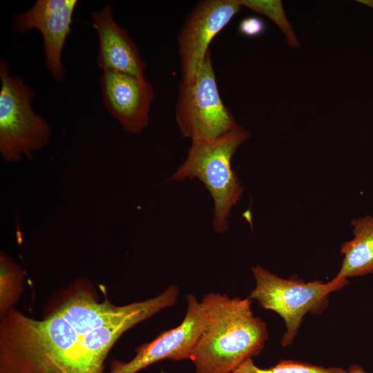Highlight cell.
Segmentation results:
<instances>
[{
    "label": "cell",
    "mask_w": 373,
    "mask_h": 373,
    "mask_svg": "<svg viewBox=\"0 0 373 373\" xmlns=\"http://www.w3.org/2000/svg\"><path fill=\"white\" fill-rule=\"evenodd\" d=\"M99 83L106 108L126 132L137 135L148 126L155 98L154 88L149 82L130 74L107 70L103 71Z\"/></svg>",
    "instance_id": "30bf717a"
},
{
    "label": "cell",
    "mask_w": 373,
    "mask_h": 373,
    "mask_svg": "<svg viewBox=\"0 0 373 373\" xmlns=\"http://www.w3.org/2000/svg\"><path fill=\"white\" fill-rule=\"evenodd\" d=\"M187 308L182 323L160 334L152 341L142 344L128 362L114 361L106 373H137L165 359H191V354L205 329L207 318L201 302L193 294L186 296Z\"/></svg>",
    "instance_id": "52a82bcc"
},
{
    "label": "cell",
    "mask_w": 373,
    "mask_h": 373,
    "mask_svg": "<svg viewBox=\"0 0 373 373\" xmlns=\"http://www.w3.org/2000/svg\"><path fill=\"white\" fill-rule=\"evenodd\" d=\"M251 271L256 285L249 298L283 318L286 328L280 341L283 347L293 343L307 314H321L328 307L329 295L348 283L334 278L327 283L306 282L297 276L285 279L260 265Z\"/></svg>",
    "instance_id": "277c9868"
},
{
    "label": "cell",
    "mask_w": 373,
    "mask_h": 373,
    "mask_svg": "<svg viewBox=\"0 0 373 373\" xmlns=\"http://www.w3.org/2000/svg\"><path fill=\"white\" fill-rule=\"evenodd\" d=\"M358 2L373 8V1H358Z\"/></svg>",
    "instance_id": "ac0fdd59"
},
{
    "label": "cell",
    "mask_w": 373,
    "mask_h": 373,
    "mask_svg": "<svg viewBox=\"0 0 373 373\" xmlns=\"http://www.w3.org/2000/svg\"><path fill=\"white\" fill-rule=\"evenodd\" d=\"M23 274L10 257H0V311L4 316L15 303L21 290Z\"/></svg>",
    "instance_id": "4fadbf2b"
},
{
    "label": "cell",
    "mask_w": 373,
    "mask_h": 373,
    "mask_svg": "<svg viewBox=\"0 0 373 373\" xmlns=\"http://www.w3.org/2000/svg\"><path fill=\"white\" fill-rule=\"evenodd\" d=\"M239 32L247 37H257L263 35L266 30V23L260 17L250 16L244 18L239 23Z\"/></svg>",
    "instance_id": "2e32d148"
},
{
    "label": "cell",
    "mask_w": 373,
    "mask_h": 373,
    "mask_svg": "<svg viewBox=\"0 0 373 373\" xmlns=\"http://www.w3.org/2000/svg\"><path fill=\"white\" fill-rule=\"evenodd\" d=\"M347 373H367V372L360 365L354 364L350 366V367L347 370Z\"/></svg>",
    "instance_id": "e0dca14e"
},
{
    "label": "cell",
    "mask_w": 373,
    "mask_h": 373,
    "mask_svg": "<svg viewBox=\"0 0 373 373\" xmlns=\"http://www.w3.org/2000/svg\"><path fill=\"white\" fill-rule=\"evenodd\" d=\"M241 8L236 0H204L195 5L178 36L182 78L197 73L212 40Z\"/></svg>",
    "instance_id": "ba28073f"
},
{
    "label": "cell",
    "mask_w": 373,
    "mask_h": 373,
    "mask_svg": "<svg viewBox=\"0 0 373 373\" xmlns=\"http://www.w3.org/2000/svg\"><path fill=\"white\" fill-rule=\"evenodd\" d=\"M175 115L182 137L191 141L216 138L238 126L220 97L211 50L194 76L182 78Z\"/></svg>",
    "instance_id": "8992f818"
},
{
    "label": "cell",
    "mask_w": 373,
    "mask_h": 373,
    "mask_svg": "<svg viewBox=\"0 0 373 373\" xmlns=\"http://www.w3.org/2000/svg\"><path fill=\"white\" fill-rule=\"evenodd\" d=\"M231 373H347V370L340 367H325L292 360H282L269 368H260L249 358Z\"/></svg>",
    "instance_id": "9a60e30c"
},
{
    "label": "cell",
    "mask_w": 373,
    "mask_h": 373,
    "mask_svg": "<svg viewBox=\"0 0 373 373\" xmlns=\"http://www.w3.org/2000/svg\"><path fill=\"white\" fill-rule=\"evenodd\" d=\"M99 48L97 65L102 71L113 70L144 77L146 62L128 31L116 22L110 5L91 13Z\"/></svg>",
    "instance_id": "8fae6325"
},
{
    "label": "cell",
    "mask_w": 373,
    "mask_h": 373,
    "mask_svg": "<svg viewBox=\"0 0 373 373\" xmlns=\"http://www.w3.org/2000/svg\"><path fill=\"white\" fill-rule=\"evenodd\" d=\"M85 335L56 310L35 320L11 309L0 325V373H105Z\"/></svg>",
    "instance_id": "6da1fadb"
},
{
    "label": "cell",
    "mask_w": 373,
    "mask_h": 373,
    "mask_svg": "<svg viewBox=\"0 0 373 373\" xmlns=\"http://www.w3.org/2000/svg\"><path fill=\"white\" fill-rule=\"evenodd\" d=\"M249 137L250 132L238 125L216 138L192 140L185 160L169 178L175 182L198 179L204 184L213 201V227L218 233L227 230L231 209L243 192L231 160Z\"/></svg>",
    "instance_id": "3957f363"
},
{
    "label": "cell",
    "mask_w": 373,
    "mask_h": 373,
    "mask_svg": "<svg viewBox=\"0 0 373 373\" xmlns=\"http://www.w3.org/2000/svg\"><path fill=\"white\" fill-rule=\"evenodd\" d=\"M353 239L341 246V267L334 277L338 280L373 273V217L365 216L352 220Z\"/></svg>",
    "instance_id": "7c38bea8"
},
{
    "label": "cell",
    "mask_w": 373,
    "mask_h": 373,
    "mask_svg": "<svg viewBox=\"0 0 373 373\" xmlns=\"http://www.w3.org/2000/svg\"><path fill=\"white\" fill-rule=\"evenodd\" d=\"M241 7H246L271 19L285 35L292 48H298L299 41L289 21L280 0H236Z\"/></svg>",
    "instance_id": "5bb4252c"
},
{
    "label": "cell",
    "mask_w": 373,
    "mask_h": 373,
    "mask_svg": "<svg viewBox=\"0 0 373 373\" xmlns=\"http://www.w3.org/2000/svg\"><path fill=\"white\" fill-rule=\"evenodd\" d=\"M0 153L4 161H19L45 147L51 129L32 108L35 91L21 77L11 75L8 62L0 59Z\"/></svg>",
    "instance_id": "5b68a950"
},
{
    "label": "cell",
    "mask_w": 373,
    "mask_h": 373,
    "mask_svg": "<svg viewBox=\"0 0 373 373\" xmlns=\"http://www.w3.org/2000/svg\"><path fill=\"white\" fill-rule=\"evenodd\" d=\"M77 4V0H37L30 9L13 17L15 30L26 33L37 30L41 33L46 64L57 82L66 76L62 52Z\"/></svg>",
    "instance_id": "9c48e42d"
},
{
    "label": "cell",
    "mask_w": 373,
    "mask_h": 373,
    "mask_svg": "<svg viewBox=\"0 0 373 373\" xmlns=\"http://www.w3.org/2000/svg\"><path fill=\"white\" fill-rule=\"evenodd\" d=\"M251 303L249 298L212 292L202 298L207 325L191 356L196 373H231L261 352L268 331Z\"/></svg>",
    "instance_id": "7a4b0ae2"
}]
</instances>
